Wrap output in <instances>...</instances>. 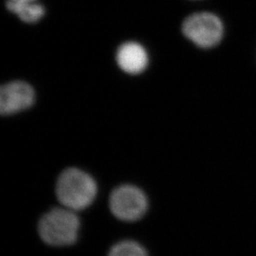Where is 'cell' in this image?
<instances>
[{"label": "cell", "instance_id": "6da1fadb", "mask_svg": "<svg viewBox=\"0 0 256 256\" xmlns=\"http://www.w3.org/2000/svg\"><path fill=\"white\" fill-rule=\"evenodd\" d=\"M97 192L98 187L94 178L77 168L64 170L56 184L58 200L64 208L74 212L90 207L96 198Z\"/></svg>", "mask_w": 256, "mask_h": 256}, {"label": "cell", "instance_id": "7a4b0ae2", "mask_svg": "<svg viewBox=\"0 0 256 256\" xmlns=\"http://www.w3.org/2000/svg\"><path fill=\"white\" fill-rule=\"evenodd\" d=\"M80 220L75 212L68 208L50 210L41 218L38 226L42 240L52 247H68L77 241Z\"/></svg>", "mask_w": 256, "mask_h": 256}, {"label": "cell", "instance_id": "3957f363", "mask_svg": "<svg viewBox=\"0 0 256 256\" xmlns=\"http://www.w3.org/2000/svg\"><path fill=\"white\" fill-rule=\"evenodd\" d=\"M182 32L194 46L202 50H210L220 45L224 36L222 20L208 12H196L183 21Z\"/></svg>", "mask_w": 256, "mask_h": 256}, {"label": "cell", "instance_id": "277c9868", "mask_svg": "<svg viewBox=\"0 0 256 256\" xmlns=\"http://www.w3.org/2000/svg\"><path fill=\"white\" fill-rule=\"evenodd\" d=\"M110 207L115 218L122 221L140 220L147 212L148 200L146 194L133 185H122L110 196Z\"/></svg>", "mask_w": 256, "mask_h": 256}, {"label": "cell", "instance_id": "5b68a950", "mask_svg": "<svg viewBox=\"0 0 256 256\" xmlns=\"http://www.w3.org/2000/svg\"><path fill=\"white\" fill-rule=\"evenodd\" d=\"M36 92L24 81H12L0 88V112L4 116L18 114L34 106Z\"/></svg>", "mask_w": 256, "mask_h": 256}, {"label": "cell", "instance_id": "8992f818", "mask_svg": "<svg viewBox=\"0 0 256 256\" xmlns=\"http://www.w3.org/2000/svg\"><path fill=\"white\" fill-rule=\"evenodd\" d=\"M115 59L120 70L132 76L144 74L150 61L146 48L136 41L122 43L116 52Z\"/></svg>", "mask_w": 256, "mask_h": 256}, {"label": "cell", "instance_id": "52a82bcc", "mask_svg": "<svg viewBox=\"0 0 256 256\" xmlns=\"http://www.w3.org/2000/svg\"><path fill=\"white\" fill-rule=\"evenodd\" d=\"M5 6L26 24H36L46 16L45 7L38 0H6Z\"/></svg>", "mask_w": 256, "mask_h": 256}, {"label": "cell", "instance_id": "ba28073f", "mask_svg": "<svg viewBox=\"0 0 256 256\" xmlns=\"http://www.w3.org/2000/svg\"><path fill=\"white\" fill-rule=\"evenodd\" d=\"M108 256H148L146 250L134 241H122L110 250Z\"/></svg>", "mask_w": 256, "mask_h": 256}]
</instances>
